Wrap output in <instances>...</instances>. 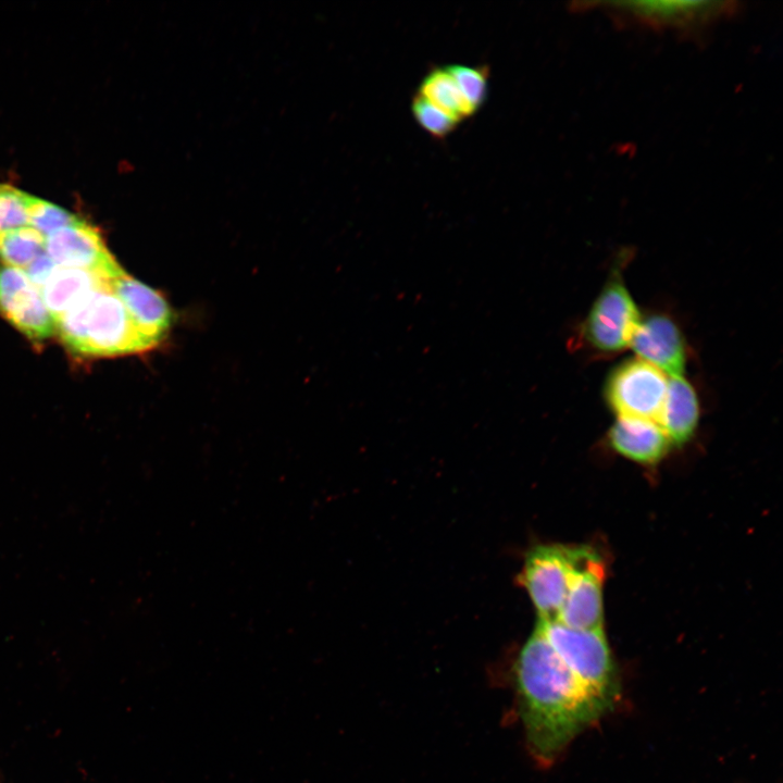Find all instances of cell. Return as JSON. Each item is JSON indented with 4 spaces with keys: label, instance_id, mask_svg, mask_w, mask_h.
<instances>
[{
    "label": "cell",
    "instance_id": "cell-1",
    "mask_svg": "<svg viewBox=\"0 0 783 783\" xmlns=\"http://www.w3.org/2000/svg\"><path fill=\"white\" fill-rule=\"evenodd\" d=\"M521 719L527 747L542 766L611 708L585 687L535 629L517 662Z\"/></svg>",
    "mask_w": 783,
    "mask_h": 783
},
{
    "label": "cell",
    "instance_id": "cell-2",
    "mask_svg": "<svg viewBox=\"0 0 783 783\" xmlns=\"http://www.w3.org/2000/svg\"><path fill=\"white\" fill-rule=\"evenodd\" d=\"M55 332L74 353L113 357L151 349L108 286L78 300L55 320Z\"/></svg>",
    "mask_w": 783,
    "mask_h": 783
},
{
    "label": "cell",
    "instance_id": "cell-3",
    "mask_svg": "<svg viewBox=\"0 0 783 783\" xmlns=\"http://www.w3.org/2000/svg\"><path fill=\"white\" fill-rule=\"evenodd\" d=\"M536 629L577 680L612 709L620 684L604 630H575L557 621H538Z\"/></svg>",
    "mask_w": 783,
    "mask_h": 783
},
{
    "label": "cell",
    "instance_id": "cell-4",
    "mask_svg": "<svg viewBox=\"0 0 783 783\" xmlns=\"http://www.w3.org/2000/svg\"><path fill=\"white\" fill-rule=\"evenodd\" d=\"M612 15L651 29L692 35L736 11L733 1H614L601 3Z\"/></svg>",
    "mask_w": 783,
    "mask_h": 783
},
{
    "label": "cell",
    "instance_id": "cell-5",
    "mask_svg": "<svg viewBox=\"0 0 783 783\" xmlns=\"http://www.w3.org/2000/svg\"><path fill=\"white\" fill-rule=\"evenodd\" d=\"M668 388L666 374L636 358L624 361L610 374L606 398L618 417L658 423Z\"/></svg>",
    "mask_w": 783,
    "mask_h": 783
},
{
    "label": "cell",
    "instance_id": "cell-6",
    "mask_svg": "<svg viewBox=\"0 0 783 783\" xmlns=\"http://www.w3.org/2000/svg\"><path fill=\"white\" fill-rule=\"evenodd\" d=\"M576 547L542 545L526 556L521 583L529 592L539 621H557L567 596Z\"/></svg>",
    "mask_w": 783,
    "mask_h": 783
},
{
    "label": "cell",
    "instance_id": "cell-7",
    "mask_svg": "<svg viewBox=\"0 0 783 783\" xmlns=\"http://www.w3.org/2000/svg\"><path fill=\"white\" fill-rule=\"evenodd\" d=\"M639 312L621 277H612L594 301L582 334L592 348L617 352L630 346Z\"/></svg>",
    "mask_w": 783,
    "mask_h": 783
},
{
    "label": "cell",
    "instance_id": "cell-8",
    "mask_svg": "<svg viewBox=\"0 0 783 783\" xmlns=\"http://www.w3.org/2000/svg\"><path fill=\"white\" fill-rule=\"evenodd\" d=\"M605 563L591 547H576L567 596L557 622L575 630L602 629Z\"/></svg>",
    "mask_w": 783,
    "mask_h": 783
},
{
    "label": "cell",
    "instance_id": "cell-9",
    "mask_svg": "<svg viewBox=\"0 0 783 783\" xmlns=\"http://www.w3.org/2000/svg\"><path fill=\"white\" fill-rule=\"evenodd\" d=\"M0 312L29 339L41 341L55 333V321L39 289L21 269L0 265Z\"/></svg>",
    "mask_w": 783,
    "mask_h": 783
},
{
    "label": "cell",
    "instance_id": "cell-10",
    "mask_svg": "<svg viewBox=\"0 0 783 783\" xmlns=\"http://www.w3.org/2000/svg\"><path fill=\"white\" fill-rule=\"evenodd\" d=\"M45 251L63 268L98 272L110 278L122 270L99 232L80 219L46 237Z\"/></svg>",
    "mask_w": 783,
    "mask_h": 783
},
{
    "label": "cell",
    "instance_id": "cell-11",
    "mask_svg": "<svg viewBox=\"0 0 783 783\" xmlns=\"http://www.w3.org/2000/svg\"><path fill=\"white\" fill-rule=\"evenodd\" d=\"M110 288L125 307L138 332L154 348L171 325V310L163 296L123 269L110 279Z\"/></svg>",
    "mask_w": 783,
    "mask_h": 783
},
{
    "label": "cell",
    "instance_id": "cell-12",
    "mask_svg": "<svg viewBox=\"0 0 783 783\" xmlns=\"http://www.w3.org/2000/svg\"><path fill=\"white\" fill-rule=\"evenodd\" d=\"M630 346L639 359L663 374L682 376L686 351L678 325L668 316L655 314L639 321Z\"/></svg>",
    "mask_w": 783,
    "mask_h": 783
},
{
    "label": "cell",
    "instance_id": "cell-13",
    "mask_svg": "<svg viewBox=\"0 0 783 783\" xmlns=\"http://www.w3.org/2000/svg\"><path fill=\"white\" fill-rule=\"evenodd\" d=\"M609 442L617 452L641 463L657 462L670 444L657 422L626 417H618L612 424Z\"/></svg>",
    "mask_w": 783,
    "mask_h": 783
},
{
    "label": "cell",
    "instance_id": "cell-14",
    "mask_svg": "<svg viewBox=\"0 0 783 783\" xmlns=\"http://www.w3.org/2000/svg\"><path fill=\"white\" fill-rule=\"evenodd\" d=\"M110 279L98 272L57 265L39 291L55 321L83 297L108 286Z\"/></svg>",
    "mask_w": 783,
    "mask_h": 783
},
{
    "label": "cell",
    "instance_id": "cell-15",
    "mask_svg": "<svg viewBox=\"0 0 783 783\" xmlns=\"http://www.w3.org/2000/svg\"><path fill=\"white\" fill-rule=\"evenodd\" d=\"M699 417L697 395L683 376L668 380L667 395L658 424L669 442L685 444L694 434Z\"/></svg>",
    "mask_w": 783,
    "mask_h": 783
},
{
    "label": "cell",
    "instance_id": "cell-16",
    "mask_svg": "<svg viewBox=\"0 0 783 783\" xmlns=\"http://www.w3.org/2000/svg\"><path fill=\"white\" fill-rule=\"evenodd\" d=\"M418 94L460 122L474 114L447 67L431 70L421 80Z\"/></svg>",
    "mask_w": 783,
    "mask_h": 783
},
{
    "label": "cell",
    "instance_id": "cell-17",
    "mask_svg": "<svg viewBox=\"0 0 783 783\" xmlns=\"http://www.w3.org/2000/svg\"><path fill=\"white\" fill-rule=\"evenodd\" d=\"M46 238L29 225L0 233V259L3 264L25 270L45 251Z\"/></svg>",
    "mask_w": 783,
    "mask_h": 783
},
{
    "label": "cell",
    "instance_id": "cell-18",
    "mask_svg": "<svg viewBox=\"0 0 783 783\" xmlns=\"http://www.w3.org/2000/svg\"><path fill=\"white\" fill-rule=\"evenodd\" d=\"M463 99L475 113L484 104L488 90V67L451 64L446 66Z\"/></svg>",
    "mask_w": 783,
    "mask_h": 783
},
{
    "label": "cell",
    "instance_id": "cell-19",
    "mask_svg": "<svg viewBox=\"0 0 783 783\" xmlns=\"http://www.w3.org/2000/svg\"><path fill=\"white\" fill-rule=\"evenodd\" d=\"M27 215L28 225L45 238L79 219L65 209L32 195L27 200Z\"/></svg>",
    "mask_w": 783,
    "mask_h": 783
},
{
    "label": "cell",
    "instance_id": "cell-20",
    "mask_svg": "<svg viewBox=\"0 0 783 783\" xmlns=\"http://www.w3.org/2000/svg\"><path fill=\"white\" fill-rule=\"evenodd\" d=\"M411 111L418 124L437 139L447 137L460 123L419 94L411 101Z\"/></svg>",
    "mask_w": 783,
    "mask_h": 783
},
{
    "label": "cell",
    "instance_id": "cell-21",
    "mask_svg": "<svg viewBox=\"0 0 783 783\" xmlns=\"http://www.w3.org/2000/svg\"><path fill=\"white\" fill-rule=\"evenodd\" d=\"M28 196L14 186L0 183V233L28 225Z\"/></svg>",
    "mask_w": 783,
    "mask_h": 783
},
{
    "label": "cell",
    "instance_id": "cell-22",
    "mask_svg": "<svg viewBox=\"0 0 783 783\" xmlns=\"http://www.w3.org/2000/svg\"><path fill=\"white\" fill-rule=\"evenodd\" d=\"M55 266L57 264L44 251L23 271L29 281L40 289Z\"/></svg>",
    "mask_w": 783,
    "mask_h": 783
}]
</instances>
